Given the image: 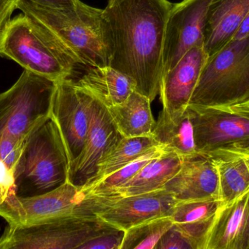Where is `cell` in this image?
<instances>
[{
  "label": "cell",
  "instance_id": "29",
  "mask_svg": "<svg viewBox=\"0 0 249 249\" xmlns=\"http://www.w3.org/2000/svg\"><path fill=\"white\" fill-rule=\"evenodd\" d=\"M155 249H194L188 239L176 228L172 227L161 237Z\"/></svg>",
  "mask_w": 249,
  "mask_h": 249
},
{
  "label": "cell",
  "instance_id": "28",
  "mask_svg": "<svg viewBox=\"0 0 249 249\" xmlns=\"http://www.w3.org/2000/svg\"><path fill=\"white\" fill-rule=\"evenodd\" d=\"M124 232L115 227L110 226L98 236L85 243L80 249H121Z\"/></svg>",
  "mask_w": 249,
  "mask_h": 249
},
{
  "label": "cell",
  "instance_id": "8",
  "mask_svg": "<svg viewBox=\"0 0 249 249\" xmlns=\"http://www.w3.org/2000/svg\"><path fill=\"white\" fill-rule=\"evenodd\" d=\"M197 153L212 158L249 156V114L231 108L188 105Z\"/></svg>",
  "mask_w": 249,
  "mask_h": 249
},
{
  "label": "cell",
  "instance_id": "25",
  "mask_svg": "<svg viewBox=\"0 0 249 249\" xmlns=\"http://www.w3.org/2000/svg\"><path fill=\"white\" fill-rule=\"evenodd\" d=\"M165 150L163 146H160L122 169L100 180L93 185L86 189H81L83 197L111 198L115 195L118 190L128 182L148 162L160 156Z\"/></svg>",
  "mask_w": 249,
  "mask_h": 249
},
{
  "label": "cell",
  "instance_id": "16",
  "mask_svg": "<svg viewBox=\"0 0 249 249\" xmlns=\"http://www.w3.org/2000/svg\"><path fill=\"white\" fill-rule=\"evenodd\" d=\"M249 11V0H212L203 32L209 57L232 40Z\"/></svg>",
  "mask_w": 249,
  "mask_h": 249
},
{
  "label": "cell",
  "instance_id": "33",
  "mask_svg": "<svg viewBox=\"0 0 249 249\" xmlns=\"http://www.w3.org/2000/svg\"><path fill=\"white\" fill-rule=\"evenodd\" d=\"M233 109L237 111H242V112L248 113L249 114V102L244 105H238V106L232 107Z\"/></svg>",
  "mask_w": 249,
  "mask_h": 249
},
{
  "label": "cell",
  "instance_id": "20",
  "mask_svg": "<svg viewBox=\"0 0 249 249\" xmlns=\"http://www.w3.org/2000/svg\"><path fill=\"white\" fill-rule=\"evenodd\" d=\"M152 137L158 144L181 157L197 152L188 107L174 111L162 109L155 121Z\"/></svg>",
  "mask_w": 249,
  "mask_h": 249
},
{
  "label": "cell",
  "instance_id": "1",
  "mask_svg": "<svg viewBox=\"0 0 249 249\" xmlns=\"http://www.w3.org/2000/svg\"><path fill=\"white\" fill-rule=\"evenodd\" d=\"M169 0H108L102 10L108 65L131 77L151 102L159 95Z\"/></svg>",
  "mask_w": 249,
  "mask_h": 249
},
{
  "label": "cell",
  "instance_id": "2",
  "mask_svg": "<svg viewBox=\"0 0 249 249\" xmlns=\"http://www.w3.org/2000/svg\"><path fill=\"white\" fill-rule=\"evenodd\" d=\"M17 9L74 69L108 65L102 10L78 0L72 10L43 7L18 0Z\"/></svg>",
  "mask_w": 249,
  "mask_h": 249
},
{
  "label": "cell",
  "instance_id": "10",
  "mask_svg": "<svg viewBox=\"0 0 249 249\" xmlns=\"http://www.w3.org/2000/svg\"><path fill=\"white\" fill-rule=\"evenodd\" d=\"M94 99L71 79L56 82L51 117L61 133L70 163L80 154L84 146Z\"/></svg>",
  "mask_w": 249,
  "mask_h": 249
},
{
  "label": "cell",
  "instance_id": "27",
  "mask_svg": "<svg viewBox=\"0 0 249 249\" xmlns=\"http://www.w3.org/2000/svg\"><path fill=\"white\" fill-rule=\"evenodd\" d=\"M171 216L158 218L133 227L124 232L121 249H155L158 241L172 227Z\"/></svg>",
  "mask_w": 249,
  "mask_h": 249
},
{
  "label": "cell",
  "instance_id": "5",
  "mask_svg": "<svg viewBox=\"0 0 249 249\" xmlns=\"http://www.w3.org/2000/svg\"><path fill=\"white\" fill-rule=\"evenodd\" d=\"M56 82L28 70L0 93V135L26 142L51 116Z\"/></svg>",
  "mask_w": 249,
  "mask_h": 249
},
{
  "label": "cell",
  "instance_id": "9",
  "mask_svg": "<svg viewBox=\"0 0 249 249\" xmlns=\"http://www.w3.org/2000/svg\"><path fill=\"white\" fill-rule=\"evenodd\" d=\"M177 202L165 189L115 199L83 197L74 214L97 216L126 231L152 219L172 216Z\"/></svg>",
  "mask_w": 249,
  "mask_h": 249
},
{
  "label": "cell",
  "instance_id": "13",
  "mask_svg": "<svg viewBox=\"0 0 249 249\" xmlns=\"http://www.w3.org/2000/svg\"><path fill=\"white\" fill-rule=\"evenodd\" d=\"M177 201L219 197V175L214 159L203 153L181 157L180 169L164 188Z\"/></svg>",
  "mask_w": 249,
  "mask_h": 249
},
{
  "label": "cell",
  "instance_id": "31",
  "mask_svg": "<svg viewBox=\"0 0 249 249\" xmlns=\"http://www.w3.org/2000/svg\"><path fill=\"white\" fill-rule=\"evenodd\" d=\"M18 0H0V35L6 23L11 19L13 12L17 9Z\"/></svg>",
  "mask_w": 249,
  "mask_h": 249
},
{
  "label": "cell",
  "instance_id": "14",
  "mask_svg": "<svg viewBox=\"0 0 249 249\" xmlns=\"http://www.w3.org/2000/svg\"><path fill=\"white\" fill-rule=\"evenodd\" d=\"M208 58L204 44L200 42L162 76L159 93L162 109L174 111L188 107Z\"/></svg>",
  "mask_w": 249,
  "mask_h": 249
},
{
  "label": "cell",
  "instance_id": "17",
  "mask_svg": "<svg viewBox=\"0 0 249 249\" xmlns=\"http://www.w3.org/2000/svg\"><path fill=\"white\" fill-rule=\"evenodd\" d=\"M83 198L81 188L68 181L48 192L19 198L25 213L23 226L38 225L74 215Z\"/></svg>",
  "mask_w": 249,
  "mask_h": 249
},
{
  "label": "cell",
  "instance_id": "7",
  "mask_svg": "<svg viewBox=\"0 0 249 249\" xmlns=\"http://www.w3.org/2000/svg\"><path fill=\"white\" fill-rule=\"evenodd\" d=\"M110 226L97 216L75 214L29 226L7 225L0 249H80Z\"/></svg>",
  "mask_w": 249,
  "mask_h": 249
},
{
  "label": "cell",
  "instance_id": "30",
  "mask_svg": "<svg viewBox=\"0 0 249 249\" xmlns=\"http://www.w3.org/2000/svg\"><path fill=\"white\" fill-rule=\"evenodd\" d=\"M35 4L57 9V10H72L77 6L78 0H26Z\"/></svg>",
  "mask_w": 249,
  "mask_h": 249
},
{
  "label": "cell",
  "instance_id": "32",
  "mask_svg": "<svg viewBox=\"0 0 249 249\" xmlns=\"http://www.w3.org/2000/svg\"><path fill=\"white\" fill-rule=\"evenodd\" d=\"M249 35V11L246 15L242 22L240 24L236 33L234 35L232 40H237V39H244Z\"/></svg>",
  "mask_w": 249,
  "mask_h": 249
},
{
  "label": "cell",
  "instance_id": "23",
  "mask_svg": "<svg viewBox=\"0 0 249 249\" xmlns=\"http://www.w3.org/2000/svg\"><path fill=\"white\" fill-rule=\"evenodd\" d=\"M160 146L152 136L121 137L101 158L96 175L81 189L93 185Z\"/></svg>",
  "mask_w": 249,
  "mask_h": 249
},
{
  "label": "cell",
  "instance_id": "35",
  "mask_svg": "<svg viewBox=\"0 0 249 249\" xmlns=\"http://www.w3.org/2000/svg\"><path fill=\"white\" fill-rule=\"evenodd\" d=\"M0 231H1V229H0Z\"/></svg>",
  "mask_w": 249,
  "mask_h": 249
},
{
  "label": "cell",
  "instance_id": "26",
  "mask_svg": "<svg viewBox=\"0 0 249 249\" xmlns=\"http://www.w3.org/2000/svg\"><path fill=\"white\" fill-rule=\"evenodd\" d=\"M0 216L13 227L24 225L25 213L16 194L15 172L0 159Z\"/></svg>",
  "mask_w": 249,
  "mask_h": 249
},
{
  "label": "cell",
  "instance_id": "4",
  "mask_svg": "<svg viewBox=\"0 0 249 249\" xmlns=\"http://www.w3.org/2000/svg\"><path fill=\"white\" fill-rule=\"evenodd\" d=\"M249 102V35L208 58L189 105L232 108Z\"/></svg>",
  "mask_w": 249,
  "mask_h": 249
},
{
  "label": "cell",
  "instance_id": "34",
  "mask_svg": "<svg viewBox=\"0 0 249 249\" xmlns=\"http://www.w3.org/2000/svg\"><path fill=\"white\" fill-rule=\"evenodd\" d=\"M243 249H249V222L248 228H247V234H246L245 240H244Z\"/></svg>",
  "mask_w": 249,
  "mask_h": 249
},
{
  "label": "cell",
  "instance_id": "3",
  "mask_svg": "<svg viewBox=\"0 0 249 249\" xmlns=\"http://www.w3.org/2000/svg\"><path fill=\"white\" fill-rule=\"evenodd\" d=\"M70 159L62 137L52 117L42 123L25 143L15 171L19 198L52 191L68 181Z\"/></svg>",
  "mask_w": 249,
  "mask_h": 249
},
{
  "label": "cell",
  "instance_id": "12",
  "mask_svg": "<svg viewBox=\"0 0 249 249\" xmlns=\"http://www.w3.org/2000/svg\"><path fill=\"white\" fill-rule=\"evenodd\" d=\"M121 137L107 107L94 99L84 146L80 154L70 163L69 182L79 188L87 184L96 175L101 158Z\"/></svg>",
  "mask_w": 249,
  "mask_h": 249
},
{
  "label": "cell",
  "instance_id": "15",
  "mask_svg": "<svg viewBox=\"0 0 249 249\" xmlns=\"http://www.w3.org/2000/svg\"><path fill=\"white\" fill-rule=\"evenodd\" d=\"M249 222V190L220 206L208 234L204 249H243Z\"/></svg>",
  "mask_w": 249,
  "mask_h": 249
},
{
  "label": "cell",
  "instance_id": "19",
  "mask_svg": "<svg viewBox=\"0 0 249 249\" xmlns=\"http://www.w3.org/2000/svg\"><path fill=\"white\" fill-rule=\"evenodd\" d=\"M71 80L107 108L124 102L136 89L131 77L109 65L88 67L79 78Z\"/></svg>",
  "mask_w": 249,
  "mask_h": 249
},
{
  "label": "cell",
  "instance_id": "11",
  "mask_svg": "<svg viewBox=\"0 0 249 249\" xmlns=\"http://www.w3.org/2000/svg\"><path fill=\"white\" fill-rule=\"evenodd\" d=\"M211 1L183 0L173 5L164 35L162 77L187 51L203 42V32Z\"/></svg>",
  "mask_w": 249,
  "mask_h": 249
},
{
  "label": "cell",
  "instance_id": "6",
  "mask_svg": "<svg viewBox=\"0 0 249 249\" xmlns=\"http://www.w3.org/2000/svg\"><path fill=\"white\" fill-rule=\"evenodd\" d=\"M0 57L13 60L24 70L53 81L71 78L75 74V70L23 13L10 19L3 29Z\"/></svg>",
  "mask_w": 249,
  "mask_h": 249
},
{
  "label": "cell",
  "instance_id": "21",
  "mask_svg": "<svg viewBox=\"0 0 249 249\" xmlns=\"http://www.w3.org/2000/svg\"><path fill=\"white\" fill-rule=\"evenodd\" d=\"M181 157L172 151L165 150L148 162L113 197L119 198L162 190L180 169Z\"/></svg>",
  "mask_w": 249,
  "mask_h": 249
},
{
  "label": "cell",
  "instance_id": "22",
  "mask_svg": "<svg viewBox=\"0 0 249 249\" xmlns=\"http://www.w3.org/2000/svg\"><path fill=\"white\" fill-rule=\"evenodd\" d=\"M151 102L147 96L135 90L124 102L107 108L123 137L152 136L155 120Z\"/></svg>",
  "mask_w": 249,
  "mask_h": 249
},
{
  "label": "cell",
  "instance_id": "24",
  "mask_svg": "<svg viewBox=\"0 0 249 249\" xmlns=\"http://www.w3.org/2000/svg\"><path fill=\"white\" fill-rule=\"evenodd\" d=\"M213 159L219 175V199L223 206L249 190V156L228 154Z\"/></svg>",
  "mask_w": 249,
  "mask_h": 249
},
{
  "label": "cell",
  "instance_id": "18",
  "mask_svg": "<svg viewBox=\"0 0 249 249\" xmlns=\"http://www.w3.org/2000/svg\"><path fill=\"white\" fill-rule=\"evenodd\" d=\"M220 206L219 197L178 201L171 218L176 228L190 241L193 249H204L208 234Z\"/></svg>",
  "mask_w": 249,
  "mask_h": 249
}]
</instances>
